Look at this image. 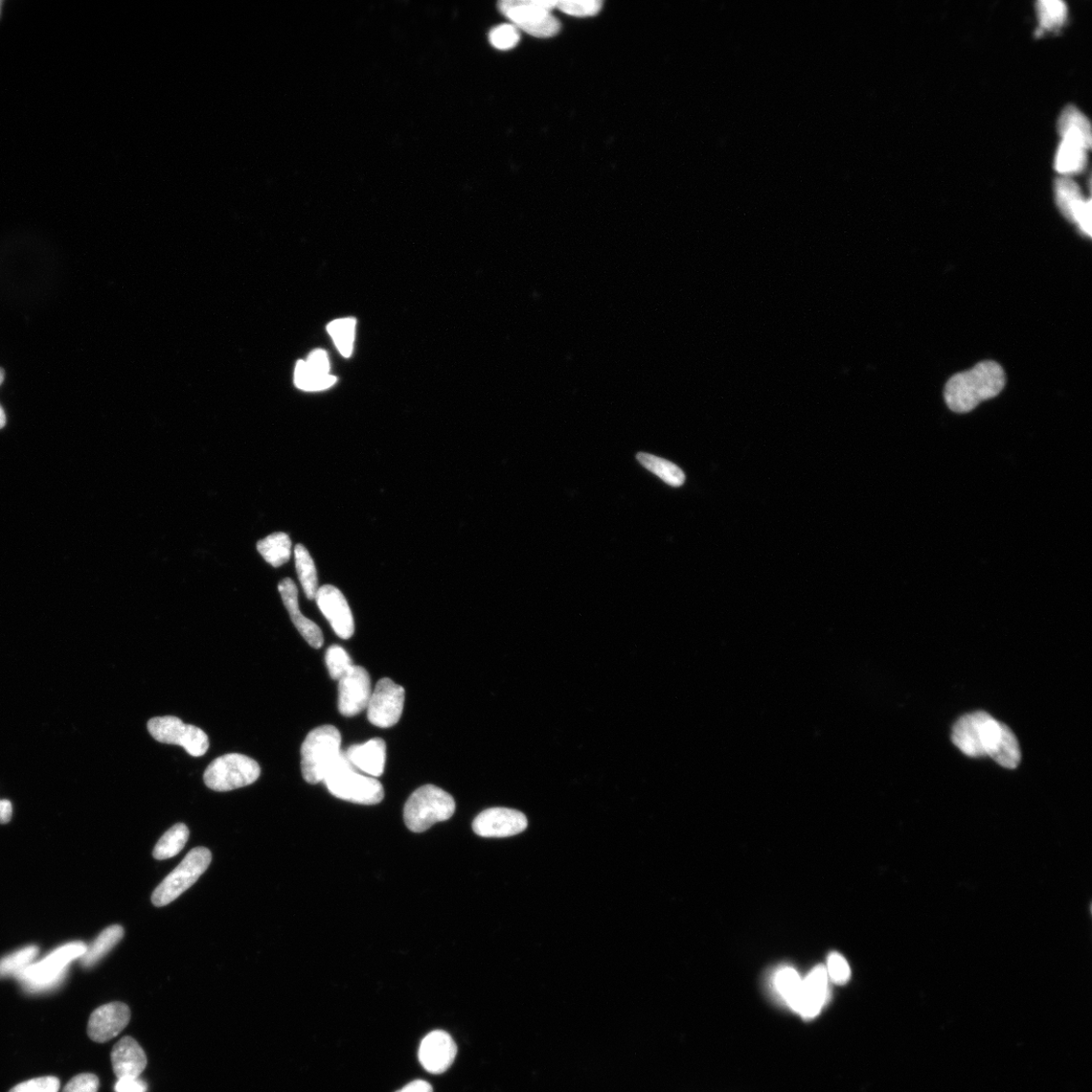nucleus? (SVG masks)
Instances as JSON below:
<instances>
[{
  "label": "nucleus",
  "mask_w": 1092,
  "mask_h": 1092,
  "mask_svg": "<svg viewBox=\"0 0 1092 1092\" xmlns=\"http://www.w3.org/2000/svg\"><path fill=\"white\" fill-rule=\"evenodd\" d=\"M952 740L962 753L978 758L988 756L1000 766L1015 769L1020 748L1011 728L984 712L962 716L955 723Z\"/></svg>",
  "instance_id": "f257e3e1"
},
{
  "label": "nucleus",
  "mask_w": 1092,
  "mask_h": 1092,
  "mask_svg": "<svg viewBox=\"0 0 1092 1092\" xmlns=\"http://www.w3.org/2000/svg\"><path fill=\"white\" fill-rule=\"evenodd\" d=\"M1006 381V373L997 362L977 363L972 370L948 380L944 392L946 404L955 413L971 412L981 403L1003 392Z\"/></svg>",
  "instance_id": "f03ea898"
},
{
  "label": "nucleus",
  "mask_w": 1092,
  "mask_h": 1092,
  "mask_svg": "<svg viewBox=\"0 0 1092 1092\" xmlns=\"http://www.w3.org/2000/svg\"><path fill=\"white\" fill-rule=\"evenodd\" d=\"M86 950L87 946L82 942L66 944L40 962L32 963L15 978L30 993L52 990L65 981L68 966L75 960L80 959Z\"/></svg>",
  "instance_id": "7ed1b4c3"
},
{
  "label": "nucleus",
  "mask_w": 1092,
  "mask_h": 1092,
  "mask_svg": "<svg viewBox=\"0 0 1092 1092\" xmlns=\"http://www.w3.org/2000/svg\"><path fill=\"white\" fill-rule=\"evenodd\" d=\"M341 734L333 725L315 728L301 748L302 773L310 784L323 782L329 770L343 756Z\"/></svg>",
  "instance_id": "20e7f679"
},
{
  "label": "nucleus",
  "mask_w": 1092,
  "mask_h": 1092,
  "mask_svg": "<svg viewBox=\"0 0 1092 1092\" xmlns=\"http://www.w3.org/2000/svg\"><path fill=\"white\" fill-rule=\"evenodd\" d=\"M335 798L361 805H375L382 802L384 790L379 781L361 775L346 753L329 770L323 781Z\"/></svg>",
  "instance_id": "39448f33"
},
{
  "label": "nucleus",
  "mask_w": 1092,
  "mask_h": 1092,
  "mask_svg": "<svg viewBox=\"0 0 1092 1092\" xmlns=\"http://www.w3.org/2000/svg\"><path fill=\"white\" fill-rule=\"evenodd\" d=\"M455 811L450 794L435 785H425L410 796L404 807V821L414 833H423L438 823L448 821Z\"/></svg>",
  "instance_id": "423d86ee"
},
{
  "label": "nucleus",
  "mask_w": 1092,
  "mask_h": 1092,
  "mask_svg": "<svg viewBox=\"0 0 1092 1092\" xmlns=\"http://www.w3.org/2000/svg\"><path fill=\"white\" fill-rule=\"evenodd\" d=\"M557 0H505L499 9L518 29L536 38H550L560 32V21L552 14Z\"/></svg>",
  "instance_id": "0eeeda50"
},
{
  "label": "nucleus",
  "mask_w": 1092,
  "mask_h": 1092,
  "mask_svg": "<svg viewBox=\"0 0 1092 1092\" xmlns=\"http://www.w3.org/2000/svg\"><path fill=\"white\" fill-rule=\"evenodd\" d=\"M211 862L212 854L207 848L192 850L154 891L153 904L162 907L174 901L207 871Z\"/></svg>",
  "instance_id": "6e6552de"
},
{
  "label": "nucleus",
  "mask_w": 1092,
  "mask_h": 1092,
  "mask_svg": "<svg viewBox=\"0 0 1092 1092\" xmlns=\"http://www.w3.org/2000/svg\"><path fill=\"white\" fill-rule=\"evenodd\" d=\"M260 773V767L254 759L241 754H228L210 764L204 772L203 781L214 791H231L254 784Z\"/></svg>",
  "instance_id": "1a4fd4ad"
},
{
  "label": "nucleus",
  "mask_w": 1092,
  "mask_h": 1092,
  "mask_svg": "<svg viewBox=\"0 0 1092 1092\" xmlns=\"http://www.w3.org/2000/svg\"><path fill=\"white\" fill-rule=\"evenodd\" d=\"M147 726L154 740L163 743L180 745L193 757H201L209 749L207 734L195 725L185 724L177 717H154L149 720Z\"/></svg>",
  "instance_id": "9d476101"
},
{
  "label": "nucleus",
  "mask_w": 1092,
  "mask_h": 1092,
  "mask_svg": "<svg viewBox=\"0 0 1092 1092\" xmlns=\"http://www.w3.org/2000/svg\"><path fill=\"white\" fill-rule=\"evenodd\" d=\"M405 690L389 679L378 682L368 705V718L372 724L380 728L396 725L403 713Z\"/></svg>",
  "instance_id": "9b49d317"
},
{
  "label": "nucleus",
  "mask_w": 1092,
  "mask_h": 1092,
  "mask_svg": "<svg viewBox=\"0 0 1092 1092\" xmlns=\"http://www.w3.org/2000/svg\"><path fill=\"white\" fill-rule=\"evenodd\" d=\"M371 678L368 671L359 666L351 669L339 680L338 710L341 714L352 717L368 709L372 696Z\"/></svg>",
  "instance_id": "f8f14e48"
},
{
  "label": "nucleus",
  "mask_w": 1092,
  "mask_h": 1092,
  "mask_svg": "<svg viewBox=\"0 0 1092 1092\" xmlns=\"http://www.w3.org/2000/svg\"><path fill=\"white\" fill-rule=\"evenodd\" d=\"M1054 191L1062 215L1077 224L1083 235L1091 237V199L1085 198L1077 182L1067 176L1056 179Z\"/></svg>",
  "instance_id": "ddd939ff"
},
{
  "label": "nucleus",
  "mask_w": 1092,
  "mask_h": 1092,
  "mask_svg": "<svg viewBox=\"0 0 1092 1092\" xmlns=\"http://www.w3.org/2000/svg\"><path fill=\"white\" fill-rule=\"evenodd\" d=\"M528 818L522 812L504 808H489L474 818L473 832L483 837H508L528 829Z\"/></svg>",
  "instance_id": "4468645a"
},
{
  "label": "nucleus",
  "mask_w": 1092,
  "mask_h": 1092,
  "mask_svg": "<svg viewBox=\"0 0 1092 1092\" xmlns=\"http://www.w3.org/2000/svg\"><path fill=\"white\" fill-rule=\"evenodd\" d=\"M315 600L335 633L341 639L349 640L354 633V620L343 592L332 585H325L318 588Z\"/></svg>",
  "instance_id": "2eb2a0df"
},
{
  "label": "nucleus",
  "mask_w": 1092,
  "mask_h": 1092,
  "mask_svg": "<svg viewBox=\"0 0 1092 1092\" xmlns=\"http://www.w3.org/2000/svg\"><path fill=\"white\" fill-rule=\"evenodd\" d=\"M131 1012L123 1003H110L97 1009L91 1014L87 1034L97 1043L107 1042L119 1034L129 1025Z\"/></svg>",
  "instance_id": "dca6fc26"
},
{
  "label": "nucleus",
  "mask_w": 1092,
  "mask_h": 1092,
  "mask_svg": "<svg viewBox=\"0 0 1092 1092\" xmlns=\"http://www.w3.org/2000/svg\"><path fill=\"white\" fill-rule=\"evenodd\" d=\"M457 1054V1044L450 1035L444 1031H435L423 1039L419 1060L428 1073L441 1075L452 1065Z\"/></svg>",
  "instance_id": "f3484780"
},
{
  "label": "nucleus",
  "mask_w": 1092,
  "mask_h": 1092,
  "mask_svg": "<svg viewBox=\"0 0 1092 1092\" xmlns=\"http://www.w3.org/2000/svg\"><path fill=\"white\" fill-rule=\"evenodd\" d=\"M828 978L826 967H815L803 981L801 995L793 1011L804 1018L818 1016L828 997Z\"/></svg>",
  "instance_id": "a211bd4d"
},
{
  "label": "nucleus",
  "mask_w": 1092,
  "mask_h": 1092,
  "mask_svg": "<svg viewBox=\"0 0 1092 1092\" xmlns=\"http://www.w3.org/2000/svg\"><path fill=\"white\" fill-rule=\"evenodd\" d=\"M279 592L292 623L300 631L305 641L314 649L322 648L324 644L322 630L303 616L299 606V591L294 582L289 578L283 580L279 584Z\"/></svg>",
  "instance_id": "6ab92c4d"
},
{
  "label": "nucleus",
  "mask_w": 1092,
  "mask_h": 1092,
  "mask_svg": "<svg viewBox=\"0 0 1092 1092\" xmlns=\"http://www.w3.org/2000/svg\"><path fill=\"white\" fill-rule=\"evenodd\" d=\"M113 1073L120 1078H139L147 1066V1056L132 1037L120 1040L111 1051Z\"/></svg>",
  "instance_id": "aec40b11"
},
{
  "label": "nucleus",
  "mask_w": 1092,
  "mask_h": 1092,
  "mask_svg": "<svg viewBox=\"0 0 1092 1092\" xmlns=\"http://www.w3.org/2000/svg\"><path fill=\"white\" fill-rule=\"evenodd\" d=\"M346 756L354 768L372 777H379L384 771L386 745L383 740L376 738L350 746Z\"/></svg>",
  "instance_id": "412c9836"
},
{
  "label": "nucleus",
  "mask_w": 1092,
  "mask_h": 1092,
  "mask_svg": "<svg viewBox=\"0 0 1092 1092\" xmlns=\"http://www.w3.org/2000/svg\"><path fill=\"white\" fill-rule=\"evenodd\" d=\"M1062 140L1077 143L1086 150L1091 147L1092 134L1088 119L1077 106H1067L1058 121Z\"/></svg>",
  "instance_id": "4be33fe9"
},
{
  "label": "nucleus",
  "mask_w": 1092,
  "mask_h": 1092,
  "mask_svg": "<svg viewBox=\"0 0 1092 1092\" xmlns=\"http://www.w3.org/2000/svg\"><path fill=\"white\" fill-rule=\"evenodd\" d=\"M125 930L119 925H111L101 932L96 941L87 947L85 954L80 958L84 968L96 966L106 956L115 948L124 938Z\"/></svg>",
  "instance_id": "5701e85b"
},
{
  "label": "nucleus",
  "mask_w": 1092,
  "mask_h": 1092,
  "mask_svg": "<svg viewBox=\"0 0 1092 1092\" xmlns=\"http://www.w3.org/2000/svg\"><path fill=\"white\" fill-rule=\"evenodd\" d=\"M258 551L269 564L280 567L290 559L291 540L284 532L272 533L258 541Z\"/></svg>",
  "instance_id": "b1692460"
},
{
  "label": "nucleus",
  "mask_w": 1092,
  "mask_h": 1092,
  "mask_svg": "<svg viewBox=\"0 0 1092 1092\" xmlns=\"http://www.w3.org/2000/svg\"><path fill=\"white\" fill-rule=\"evenodd\" d=\"M1087 164V150L1072 141L1062 140L1055 158L1056 170L1067 176L1081 172Z\"/></svg>",
  "instance_id": "393cba45"
},
{
  "label": "nucleus",
  "mask_w": 1092,
  "mask_h": 1092,
  "mask_svg": "<svg viewBox=\"0 0 1092 1092\" xmlns=\"http://www.w3.org/2000/svg\"><path fill=\"white\" fill-rule=\"evenodd\" d=\"M636 459L648 470L657 475L659 479L672 487H681L685 483L686 476L684 471L669 461L659 459L654 457V455L645 452L637 453Z\"/></svg>",
  "instance_id": "a878e982"
},
{
  "label": "nucleus",
  "mask_w": 1092,
  "mask_h": 1092,
  "mask_svg": "<svg viewBox=\"0 0 1092 1092\" xmlns=\"http://www.w3.org/2000/svg\"><path fill=\"white\" fill-rule=\"evenodd\" d=\"M294 561L295 568H297L299 580L307 598L309 600L316 599L318 590L316 565L309 551L303 544L295 545Z\"/></svg>",
  "instance_id": "bb28decb"
},
{
  "label": "nucleus",
  "mask_w": 1092,
  "mask_h": 1092,
  "mask_svg": "<svg viewBox=\"0 0 1092 1092\" xmlns=\"http://www.w3.org/2000/svg\"><path fill=\"white\" fill-rule=\"evenodd\" d=\"M190 831L184 824H177L169 829L154 848L153 856L157 860H167L175 857L186 847Z\"/></svg>",
  "instance_id": "cd10ccee"
},
{
  "label": "nucleus",
  "mask_w": 1092,
  "mask_h": 1092,
  "mask_svg": "<svg viewBox=\"0 0 1092 1092\" xmlns=\"http://www.w3.org/2000/svg\"><path fill=\"white\" fill-rule=\"evenodd\" d=\"M356 320L354 318H336L327 326L338 351L344 357H350L353 352L355 340Z\"/></svg>",
  "instance_id": "c85d7f7f"
},
{
  "label": "nucleus",
  "mask_w": 1092,
  "mask_h": 1092,
  "mask_svg": "<svg viewBox=\"0 0 1092 1092\" xmlns=\"http://www.w3.org/2000/svg\"><path fill=\"white\" fill-rule=\"evenodd\" d=\"M337 381L332 376H320L313 372L306 361L300 360L294 370V383L306 392H320L331 388Z\"/></svg>",
  "instance_id": "c756f323"
},
{
  "label": "nucleus",
  "mask_w": 1092,
  "mask_h": 1092,
  "mask_svg": "<svg viewBox=\"0 0 1092 1092\" xmlns=\"http://www.w3.org/2000/svg\"><path fill=\"white\" fill-rule=\"evenodd\" d=\"M1037 12L1040 20V31H1050L1060 28L1068 14V9L1060 0H1040L1037 3Z\"/></svg>",
  "instance_id": "7c9ffc66"
},
{
  "label": "nucleus",
  "mask_w": 1092,
  "mask_h": 1092,
  "mask_svg": "<svg viewBox=\"0 0 1092 1092\" xmlns=\"http://www.w3.org/2000/svg\"><path fill=\"white\" fill-rule=\"evenodd\" d=\"M803 980L793 968L785 967L776 974L775 986L779 994L793 1010L801 995Z\"/></svg>",
  "instance_id": "2f4dec72"
},
{
  "label": "nucleus",
  "mask_w": 1092,
  "mask_h": 1092,
  "mask_svg": "<svg viewBox=\"0 0 1092 1092\" xmlns=\"http://www.w3.org/2000/svg\"><path fill=\"white\" fill-rule=\"evenodd\" d=\"M39 954L37 946L20 949L0 959V978L15 977L19 972L30 966Z\"/></svg>",
  "instance_id": "473e14b6"
},
{
  "label": "nucleus",
  "mask_w": 1092,
  "mask_h": 1092,
  "mask_svg": "<svg viewBox=\"0 0 1092 1092\" xmlns=\"http://www.w3.org/2000/svg\"><path fill=\"white\" fill-rule=\"evenodd\" d=\"M326 665L332 679L340 680L353 666L348 652L340 646H332L326 652Z\"/></svg>",
  "instance_id": "72a5a7b5"
},
{
  "label": "nucleus",
  "mask_w": 1092,
  "mask_h": 1092,
  "mask_svg": "<svg viewBox=\"0 0 1092 1092\" xmlns=\"http://www.w3.org/2000/svg\"><path fill=\"white\" fill-rule=\"evenodd\" d=\"M600 0H564L558 2L557 8L562 13L574 16H592L597 15L602 9Z\"/></svg>",
  "instance_id": "f704fd0d"
},
{
  "label": "nucleus",
  "mask_w": 1092,
  "mask_h": 1092,
  "mask_svg": "<svg viewBox=\"0 0 1092 1092\" xmlns=\"http://www.w3.org/2000/svg\"><path fill=\"white\" fill-rule=\"evenodd\" d=\"M490 42L499 50H509L519 43L520 34L513 25H500L490 33Z\"/></svg>",
  "instance_id": "c9c22d12"
},
{
  "label": "nucleus",
  "mask_w": 1092,
  "mask_h": 1092,
  "mask_svg": "<svg viewBox=\"0 0 1092 1092\" xmlns=\"http://www.w3.org/2000/svg\"><path fill=\"white\" fill-rule=\"evenodd\" d=\"M828 976L837 986L846 985L851 978V968L843 956L833 953L828 960Z\"/></svg>",
  "instance_id": "e433bc0d"
},
{
  "label": "nucleus",
  "mask_w": 1092,
  "mask_h": 1092,
  "mask_svg": "<svg viewBox=\"0 0 1092 1092\" xmlns=\"http://www.w3.org/2000/svg\"><path fill=\"white\" fill-rule=\"evenodd\" d=\"M60 1081L54 1077H45L21 1082L10 1092H58Z\"/></svg>",
  "instance_id": "4c0bfd02"
},
{
  "label": "nucleus",
  "mask_w": 1092,
  "mask_h": 1092,
  "mask_svg": "<svg viewBox=\"0 0 1092 1092\" xmlns=\"http://www.w3.org/2000/svg\"><path fill=\"white\" fill-rule=\"evenodd\" d=\"M100 1080L97 1076L83 1074L68 1082L63 1092H98Z\"/></svg>",
  "instance_id": "58836bf2"
},
{
  "label": "nucleus",
  "mask_w": 1092,
  "mask_h": 1092,
  "mask_svg": "<svg viewBox=\"0 0 1092 1092\" xmlns=\"http://www.w3.org/2000/svg\"><path fill=\"white\" fill-rule=\"evenodd\" d=\"M308 367L317 374L321 376L330 375V361L326 351L323 349L314 350L306 360Z\"/></svg>",
  "instance_id": "ea45409f"
},
{
  "label": "nucleus",
  "mask_w": 1092,
  "mask_h": 1092,
  "mask_svg": "<svg viewBox=\"0 0 1092 1092\" xmlns=\"http://www.w3.org/2000/svg\"><path fill=\"white\" fill-rule=\"evenodd\" d=\"M115 1089L117 1092H146L147 1085L140 1078H120Z\"/></svg>",
  "instance_id": "a19ab883"
},
{
  "label": "nucleus",
  "mask_w": 1092,
  "mask_h": 1092,
  "mask_svg": "<svg viewBox=\"0 0 1092 1092\" xmlns=\"http://www.w3.org/2000/svg\"><path fill=\"white\" fill-rule=\"evenodd\" d=\"M396 1092H434V1088L426 1081L416 1080Z\"/></svg>",
  "instance_id": "79ce46f5"
},
{
  "label": "nucleus",
  "mask_w": 1092,
  "mask_h": 1092,
  "mask_svg": "<svg viewBox=\"0 0 1092 1092\" xmlns=\"http://www.w3.org/2000/svg\"><path fill=\"white\" fill-rule=\"evenodd\" d=\"M13 816V805L9 801H0V824L6 825L11 822Z\"/></svg>",
  "instance_id": "37998d69"
},
{
  "label": "nucleus",
  "mask_w": 1092,
  "mask_h": 1092,
  "mask_svg": "<svg viewBox=\"0 0 1092 1092\" xmlns=\"http://www.w3.org/2000/svg\"><path fill=\"white\" fill-rule=\"evenodd\" d=\"M4 380H5V371L3 369H0V384H2L4 382ZM6 422H7V417H6L4 409H3L2 406H0V429H2L6 425Z\"/></svg>",
  "instance_id": "c03bdc74"
},
{
  "label": "nucleus",
  "mask_w": 1092,
  "mask_h": 1092,
  "mask_svg": "<svg viewBox=\"0 0 1092 1092\" xmlns=\"http://www.w3.org/2000/svg\"><path fill=\"white\" fill-rule=\"evenodd\" d=\"M3 6H4V2H3V0H0V17H2V14H3Z\"/></svg>",
  "instance_id": "a18cd8bd"
}]
</instances>
